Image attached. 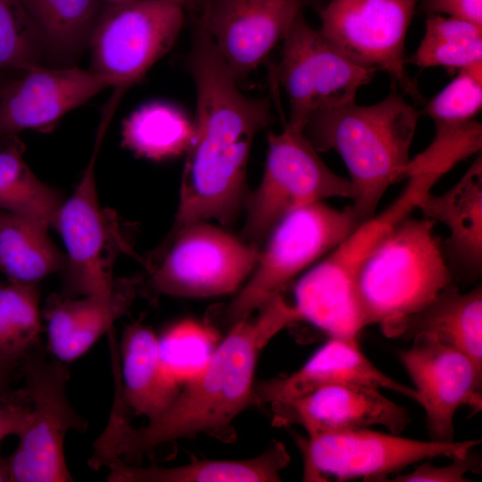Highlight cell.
I'll return each instance as SVG.
<instances>
[{
    "instance_id": "obj_1",
    "label": "cell",
    "mask_w": 482,
    "mask_h": 482,
    "mask_svg": "<svg viewBox=\"0 0 482 482\" xmlns=\"http://www.w3.org/2000/svg\"><path fill=\"white\" fill-rule=\"evenodd\" d=\"M255 318L238 321L220 340L206 367L183 385L179 394L158 419L134 428L129 411L118 390L108 422L93 443L87 464L94 470L112 459L135 457L155 447L198 434L220 436L248 405L253 403L258 359L271 339L302 318L281 294L267 301Z\"/></svg>"
},
{
    "instance_id": "obj_2",
    "label": "cell",
    "mask_w": 482,
    "mask_h": 482,
    "mask_svg": "<svg viewBox=\"0 0 482 482\" xmlns=\"http://www.w3.org/2000/svg\"><path fill=\"white\" fill-rule=\"evenodd\" d=\"M270 103L242 92L196 102L195 137L187 153L172 228L217 220L229 225L246 199V170L257 132L272 121Z\"/></svg>"
},
{
    "instance_id": "obj_3",
    "label": "cell",
    "mask_w": 482,
    "mask_h": 482,
    "mask_svg": "<svg viewBox=\"0 0 482 482\" xmlns=\"http://www.w3.org/2000/svg\"><path fill=\"white\" fill-rule=\"evenodd\" d=\"M420 112L395 92L369 105L356 102L310 115L303 134L318 152H337L349 172L352 207L372 218L388 187L405 179Z\"/></svg>"
},
{
    "instance_id": "obj_4",
    "label": "cell",
    "mask_w": 482,
    "mask_h": 482,
    "mask_svg": "<svg viewBox=\"0 0 482 482\" xmlns=\"http://www.w3.org/2000/svg\"><path fill=\"white\" fill-rule=\"evenodd\" d=\"M434 226L410 214L362 261L354 293L364 328L378 325L385 336L398 337L408 318L453 283Z\"/></svg>"
},
{
    "instance_id": "obj_5",
    "label": "cell",
    "mask_w": 482,
    "mask_h": 482,
    "mask_svg": "<svg viewBox=\"0 0 482 482\" xmlns=\"http://www.w3.org/2000/svg\"><path fill=\"white\" fill-rule=\"evenodd\" d=\"M440 174L420 172L409 176L398 197L378 215L361 223L318 264L298 280L295 303L302 320L329 337L359 340L364 328L357 306L354 281L369 253L398 222L416 209L431 191Z\"/></svg>"
},
{
    "instance_id": "obj_6",
    "label": "cell",
    "mask_w": 482,
    "mask_h": 482,
    "mask_svg": "<svg viewBox=\"0 0 482 482\" xmlns=\"http://www.w3.org/2000/svg\"><path fill=\"white\" fill-rule=\"evenodd\" d=\"M260 249L206 221L172 228L146 262L153 294L206 298L236 292Z\"/></svg>"
},
{
    "instance_id": "obj_7",
    "label": "cell",
    "mask_w": 482,
    "mask_h": 482,
    "mask_svg": "<svg viewBox=\"0 0 482 482\" xmlns=\"http://www.w3.org/2000/svg\"><path fill=\"white\" fill-rule=\"evenodd\" d=\"M361 223L352 205L339 210L322 201L287 214L265 239L246 283L229 304L228 323L232 326L248 319Z\"/></svg>"
},
{
    "instance_id": "obj_8",
    "label": "cell",
    "mask_w": 482,
    "mask_h": 482,
    "mask_svg": "<svg viewBox=\"0 0 482 482\" xmlns=\"http://www.w3.org/2000/svg\"><path fill=\"white\" fill-rule=\"evenodd\" d=\"M19 368L31 410L19 444L8 457L11 482L73 481L65 461L64 438L71 430L84 433L87 421L68 399L67 363L46 357L40 344L24 356Z\"/></svg>"
},
{
    "instance_id": "obj_9",
    "label": "cell",
    "mask_w": 482,
    "mask_h": 482,
    "mask_svg": "<svg viewBox=\"0 0 482 482\" xmlns=\"http://www.w3.org/2000/svg\"><path fill=\"white\" fill-rule=\"evenodd\" d=\"M331 197H353L349 179L331 170L302 131L285 125L268 136L262 180L246 196L243 236L258 247L290 212Z\"/></svg>"
},
{
    "instance_id": "obj_10",
    "label": "cell",
    "mask_w": 482,
    "mask_h": 482,
    "mask_svg": "<svg viewBox=\"0 0 482 482\" xmlns=\"http://www.w3.org/2000/svg\"><path fill=\"white\" fill-rule=\"evenodd\" d=\"M110 121L102 117L90 160L71 195L62 201L54 224L66 248L60 294L65 297L109 292L115 281V261L130 249L116 215L101 207L97 195L96 158Z\"/></svg>"
},
{
    "instance_id": "obj_11",
    "label": "cell",
    "mask_w": 482,
    "mask_h": 482,
    "mask_svg": "<svg viewBox=\"0 0 482 482\" xmlns=\"http://www.w3.org/2000/svg\"><path fill=\"white\" fill-rule=\"evenodd\" d=\"M282 41L275 79L288 99L286 124L300 131L312 113L355 103L359 89L378 71L348 58L313 29L303 13Z\"/></svg>"
},
{
    "instance_id": "obj_12",
    "label": "cell",
    "mask_w": 482,
    "mask_h": 482,
    "mask_svg": "<svg viewBox=\"0 0 482 482\" xmlns=\"http://www.w3.org/2000/svg\"><path fill=\"white\" fill-rule=\"evenodd\" d=\"M480 442L422 441L370 428L296 437L303 458V481L315 482L330 478L385 481L389 474L427 459L466 454Z\"/></svg>"
},
{
    "instance_id": "obj_13",
    "label": "cell",
    "mask_w": 482,
    "mask_h": 482,
    "mask_svg": "<svg viewBox=\"0 0 482 482\" xmlns=\"http://www.w3.org/2000/svg\"><path fill=\"white\" fill-rule=\"evenodd\" d=\"M185 11L178 0H128L109 8L89 38L91 70L124 95L172 47Z\"/></svg>"
},
{
    "instance_id": "obj_14",
    "label": "cell",
    "mask_w": 482,
    "mask_h": 482,
    "mask_svg": "<svg viewBox=\"0 0 482 482\" xmlns=\"http://www.w3.org/2000/svg\"><path fill=\"white\" fill-rule=\"evenodd\" d=\"M418 0H329L319 9V31L354 62L386 71L420 99L405 68V40Z\"/></svg>"
},
{
    "instance_id": "obj_15",
    "label": "cell",
    "mask_w": 482,
    "mask_h": 482,
    "mask_svg": "<svg viewBox=\"0 0 482 482\" xmlns=\"http://www.w3.org/2000/svg\"><path fill=\"white\" fill-rule=\"evenodd\" d=\"M324 0H199L191 13L214 42L236 80L257 69L306 9Z\"/></svg>"
},
{
    "instance_id": "obj_16",
    "label": "cell",
    "mask_w": 482,
    "mask_h": 482,
    "mask_svg": "<svg viewBox=\"0 0 482 482\" xmlns=\"http://www.w3.org/2000/svg\"><path fill=\"white\" fill-rule=\"evenodd\" d=\"M398 352L425 411L430 440L453 441V419L459 408L482 409V370L464 353L420 335Z\"/></svg>"
},
{
    "instance_id": "obj_17",
    "label": "cell",
    "mask_w": 482,
    "mask_h": 482,
    "mask_svg": "<svg viewBox=\"0 0 482 482\" xmlns=\"http://www.w3.org/2000/svg\"><path fill=\"white\" fill-rule=\"evenodd\" d=\"M110 87L109 78L79 67L24 71L0 96V146L25 129L52 131L67 112Z\"/></svg>"
},
{
    "instance_id": "obj_18",
    "label": "cell",
    "mask_w": 482,
    "mask_h": 482,
    "mask_svg": "<svg viewBox=\"0 0 482 482\" xmlns=\"http://www.w3.org/2000/svg\"><path fill=\"white\" fill-rule=\"evenodd\" d=\"M276 426L299 425L308 436L373 426L401 434L411 422L408 411L379 388L336 384L304 395L270 403Z\"/></svg>"
},
{
    "instance_id": "obj_19",
    "label": "cell",
    "mask_w": 482,
    "mask_h": 482,
    "mask_svg": "<svg viewBox=\"0 0 482 482\" xmlns=\"http://www.w3.org/2000/svg\"><path fill=\"white\" fill-rule=\"evenodd\" d=\"M423 217L446 227L441 247L453 279L470 284L482 274V157L477 154L447 191L425 194L418 202Z\"/></svg>"
},
{
    "instance_id": "obj_20",
    "label": "cell",
    "mask_w": 482,
    "mask_h": 482,
    "mask_svg": "<svg viewBox=\"0 0 482 482\" xmlns=\"http://www.w3.org/2000/svg\"><path fill=\"white\" fill-rule=\"evenodd\" d=\"M345 383L387 389L416 399L414 388L399 383L377 368L362 351L358 340L329 337L297 370L254 386L253 403L270 404Z\"/></svg>"
},
{
    "instance_id": "obj_21",
    "label": "cell",
    "mask_w": 482,
    "mask_h": 482,
    "mask_svg": "<svg viewBox=\"0 0 482 482\" xmlns=\"http://www.w3.org/2000/svg\"><path fill=\"white\" fill-rule=\"evenodd\" d=\"M139 278H115L104 294L79 297L54 295L46 304L48 347L54 358L71 362L86 353L126 314L139 289Z\"/></svg>"
},
{
    "instance_id": "obj_22",
    "label": "cell",
    "mask_w": 482,
    "mask_h": 482,
    "mask_svg": "<svg viewBox=\"0 0 482 482\" xmlns=\"http://www.w3.org/2000/svg\"><path fill=\"white\" fill-rule=\"evenodd\" d=\"M119 378L129 411L153 421L173 403L181 386L166 370L159 337L148 326L135 322L123 330Z\"/></svg>"
},
{
    "instance_id": "obj_23",
    "label": "cell",
    "mask_w": 482,
    "mask_h": 482,
    "mask_svg": "<svg viewBox=\"0 0 482 482\" xmlns=\"http://www.w3.org/2000/svg\"><path fill=\"white\" fill-rule=\"evenodd\" d=\"M290 462L286 445L272 440L259 455L243 460H202L176 467H139L115 458L105 465L111 482H277Z\"/></svg>"
},
{
    "instance_id": "obj_24",
    "label": "cell",
    "mask_w": 482,
    "mask_h": 482,
    "mask_svg": "<svg viewBox=\"0 0 482 482\" xmlns=\"http://www.w3.org/2000/svg\"><path fill=\"white\" fill-rule=\"evenodd\" d=\"M423 335L468 356L482 370V287L462 293L454 283L408 318L398 337Z\"/></svg>"
},
{
    "instance_id": "obj_25",
    "label": "cell",
    "mask_w": 482,
    "mask_h": 482,
    "mask_svg": "<svg viewBox=\"0 0 482 482\" xmlns=\"http://www.w3.org/2000/svg\"><path fill=\"white\" fill-rule=\"evenodd\" d=\"M47 230L35 220L0 210V271L11 282L37 285L62 270L65 254Z\"/></svg>"
},
{
    "instance_id": "obj_26",
    "label": "cell",
    "mask_w": 482,
    "mask_h": 482,
    "mask_svg": "<svg viewBox=\"0 0 482 482\" xmlns=\"http://www.w3.org/2000/svg\"><path fill=\"white\" fill-rule=\"evenodd\" d=\"M195 137L194 120L179 107L165 102L140 106L122 127L123 145L137 155L154 161L187 154Z\"/></svg>"
},
{
    "instance_id": "obj_27",
    "label": "cell",
    "mask_w": 482,
    "mask_h": 482,
    "mask_svg": "<svg viewBox=\"0 0 482 482\" xmlns=\"http://www.w3.org/2000/svg\"><path fill=\"white\" fill-rule=\"evenodd\" d=\"M18 136L0 146V210L54 227L63 201L61 193L41 181L23 158Z\"/></svg>"
},
{
    "instance_id": "obj_28",
    "label": "cell",
    "mask_w": 482,
    "mask_h": 482,
    "mask_svg": "<svg viewBox=\"0 0 482 482\" xmlns=\"http://www.w3.org/2000/svg\"><path fill=\"white\" fill-rule=\"evenodd\" d=\"M478 62H482V26L440 14H428L425 34L408 60L420 68L458 71Z\"/></svg>"
},
{
    "instance_id": "obj_29",
    "label": "cell",
    "mask_w": 482,
    "mask_h": 482,
    "mask_svg": "<svg viewBox=\"0 0 482 482\" xmlns=\"http://www.w3.org/2000/svg\"><path fill=\"white\" fill-rule=\"evenodd\" d=\"M41 330L36 285L0 283V365L13 372L24 356L40 345Z\"/></svg>"
},
{
    "instance_id": "obj_30",
    "label": "cell",
    "mask_w": 482,
    "mask_h": 482,
    "mask_svg": "<svg viewBox=\"0 0 482 482\" xmlns=\"http://www.w3.org/2000/svg\"><path fill=\"white\" fill-rule=\"evenodd\" d=\"M46 48L68 57L88 44L99 18L97 0H22Z\"/></svg>"
},
{
    "instance_id": "obj_31",
    "label": "cell",
    "mask_w": 482,
    "mask_h": 482,
    "mask_svg": "<svg viewBox=\"0 0 482 482\" xmlns=\"http://www.w3.org/2000/svg\"><path fill=\"white\" fill-rule=\"evenodd\" d=\"M220 340L216 328L205 322L194 320L177 322L159 337L163 364L182 386L206 367Z\"/></svg>"
},
{
    "instance_id": "obj_32",
    "label": "cell",
    "mask_w": 482,
    "mask_h": 482,
    "mask_svg": "<svg viewBox=\"0 0 482 482\" xmlns=\"http://www.w3.org/2000/svg\"><path fill=\"white\" fill-rule=\"evenodd\" d=\"M429 145L405 168L404 178L432 172L444 176L459 162L481 153L482 124L477 118L458 122H435Z\"/></svg>"
},
{
    "instance_id": "obj_33",
    "label": "cell",
    "mask_w": 482,
    "mask_h": 482,
    "mask_svg": "<svg viewBox=\"0 0 482 482\" xmlns=\"http://www.w3.org/2000/svg\"><path fill=\"white\" fill-rule=\"evenodd\" d=\"M44 48L40 31L22 0H0V71L39 66Z\"/></svg>"
},
{
    "instance_id": "obj_34",
    "label": "cell",
    "mask_w": 482,
    "mask_h": 482,
    "mask_svg": "<svg viewBox=\"0 0 482 482\" xmlns=\"http://www.w3.org/2000/svg\"><path fill=\"white\" fill-rule=\"evenodd\" d=\"M482 107V62L458 71L457 76L427 104L424 112L433 122L475 119Z\"/></svg>"
},
{
    "instance_id": "obj_35",
    "label": "cell",
    "mask_w": 482,
    "mask_h": 482,
    "mask_svg": "<svg viewBox=\"0 0 482 482\" xmlns=\"http://www.w3.org/2000/svg\"><path fill=\"white\" fill-rule=\"evenodd\" d=\"M472 451L463 455L451 458L452 462L445 466H435L423 462L411 472L397 475L390 481L394 482H466L465 475L470 471L478 470L480 462Z\"/></svg>"
},
{
    "instance_id": "obj_36",
    "label": "cell",
    "mask_w": 482,
    "mask_h": 482,
    "mask_svg": "<svg viewBox=\"0 0 482 482\" xmlns=\"http://www.w3.org/2000/svg\"><path fill=\"white\" fill-rule=\"evenodd\" d=\"M31 403L26 387L0 394V441L19 436L29 423Z\"/></svg>"
},
{
    "instance_id": "obj_37",
    "label": "cell",
    "mask_w": 482,
    "mask_h": 482,
    "mask_svg": "<svg viewBox=\"0 0 482 482\" xmlns=\"http://www.w3.org/2000/svg\"><path fill=\"white\" fill-rule=\"evenodd\" d=\"M427 14L461 19L482 26V0H422Z\"/></svg>"
},
{
    "instance_id": "obj_38",
    "label": "cell",
    "mask_w": 482,
    "mask_h": 482,
    "mask_svg": "<svg viewBox=\"0 0 482 482\" xmlns=\"http://www.w3.org/2000/svg\"><path fill=\"white\" fill-rule=\"evenodd\" d=\"M12 373V371L0 365V394L12 389L10 387Z\"/></svg>"
},
{
    "instance_id": "obj_39",
    "label": "cell",
    "mask_w": 482,
    "mask_h": 482,
    "mask_svg": "<svg viewBox=\"0 0 482 482\" xmlns=\"http://www.w3.org/2000/svg\"><path fill=\"white\" fill-rule=\"evenodd\" d=\"M11 482L8 457H4L0 452V482Z\"/></svg>"
},
{
    "instance_id": "obj_40",
    "label": "cell",
    "mask_w": 482,
    "mask_h": 482,
    "mask_svg": "<svg viewBox=\"0 0 482 482\" xmlns=\"http://www.w3.org/2000/svg\"><path fill=\"white\" fill-rule=\"evenodd\" d=\"M178 1H179L183 4L186 11H188L190 13H192L195 11L199 0H178Z\"/></svg>"
},
{
    "instance_id": "obj_41",
    "label": "cell",
    "mask_w": 482,
    "mask_h": 482,
    "mask_svg": "<svg viewBox=\"0 0 482 482\" xmlns=\"http://www.w3.org/2000/svg\"><path fill=\"white\" fill-rule=\"evenodd\" d=\"M6 83H7V82H6L5 80H4V79L0 77V96H1V94H2V91H3L4 87L5 85H6Z\"/></svg>"
},
{
    "instance_id": "obj_42",
    "label": "cell",
    "mask_w": 482,
    "mask_h": 482,
    "mask_svg": "<svg viewBox=\"0 0 482 482\" xmlns=\"http://www.w3.org/2000/svg\"><path fill=\"white\" fill-rule=\"evenodd\" d=\"M115 1H118L120 3V2H124V1H128V0H115Z\"/></svg>"
}]
</instances>
